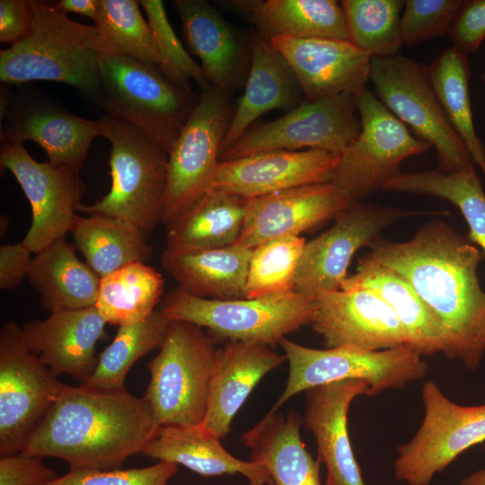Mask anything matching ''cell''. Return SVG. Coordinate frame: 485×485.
<instances>
[{
    "mask_svg": "<svg viewBox=\"0 0 485 485\" xmlns=\"http://www.w3.org/2000/svg\"><path fill=\"white\" fill-rule=\"evenodd\" d=\"M364 255L402 276L446 332L448 359L476 371L485 354V291L477 269L484 254L451 225L431 220L406 242L376 238Z\"/></svg>",
    "mask_w": 485,
    "mask_h": 485,
    "instance_id": "1",
    "label": "cell"
},
{
    "mask_svg": "<svg viewBox=\"0 0 485 485\" xmlns=\"http://www.w3.org/2000/svg\"><path fill=\"white\" fill-rule=\"evenodd\" d=\"M159 427L149 403L126 389L66 384L22 451L59 458L69 471L116 470L142 454Z\"/></svg>",
    "mask_w": 485,
    "mask_h": 485,
    "instance_id": "2",
    "label": "cell"
},
{
    "mask_svg": "<svg viewBox=\"0 0 485 485\" xmlns=\"http://www.w3.org/2000/svg\"><path fill=\"white\" fill-rule=\"evenodd\" d=\"M31 2V32L20 43L0 50L1 83H63L101 106L100 66L111 51L96 27L69 19L54 4Z\"/></svg>",
    "mask_w": 485,
    "mask_h": 485,
    "instance_id": "3",
    "label": "cell"
},
{
    "mask_svg": "<svg viewBox=\"0 0 485 485\" xmlns=\"http://www.w3.org/2000/svg\"><path fill=\"white\" fill-rule=\"evenodd\" d=\"M110 145L111 187L100 200L77 212L104 214L129 221L146 236L162 222L168 154L137 127L105 113L97 119Z\"/></svg>",
    "mask_w": 485,
    "mask_h": 485,
    "instance_id": "4",
    "label": "cell"
},
{
    "mask_svg": "<svg viewBox=\"0 0 485 485\" xmlns=\"http://www.w3.org/2000/svg\"><path fill=\"white\" fill-rule=\"evenodd\" d=\"M217 354L203 328L170 322L160 351L147 363L151 377L143 396L160 427L203 423Z\"/></svg>",
    "mask_w": 485,
    "mask_h": 485,
    "instance_id": "5",
    "label": "cell"
},
{
    "mask_svg": "<svg viewBox=\"0 0 485 485\" xmlns=\"http://www.w3.org/2000/svg\"><path fill=\"white\" fill-rule=\"evenodd\" d=\"M158 310L170 321L207 328L214 339L274 346L311 323L314 299L296 292L260 298L195 296L180 287L167 293Z\"/></svg>",
    "mask_w": 485,
    "mask_h": 485,
    "instance_id": "6",
    "label": "cell"
},
{
    "mask_svg": "<svg viewBox=\"0 0 485 485\" xmlns=\"http://www.w3.org/2000/svg\"><path fill=\"white\" fill-rule=\"evenodd\" d=\"M101 107L128 121L169 154L198 102L192 92L172 84L155 67L109 53L100 66Z\"/></svg>",
    "mask_w": 485,
    "mask_h": 485,
    "instance_id": "7",
    "label": "cell"
},
{
    "mask_svg": "<svg viewBox=\"0 0 485 485\" xmlns=\"http://www.w3.org/2000/svg\"><path fill=\"white\" fill-rule=\"evenodd\" d=\"M289 364L286 388L270 410H278L301 392L342 380H362L370 396L386 390L402 389L425 378L428 363L410 345L366 351L352 347L325 349L297 344L286 337L278 343Z\"/></svg>",
    "mask_w": 485,
    "mask_h": 485,
    "instance_id": "8",
    "label": "cell"
},
{
    "mask_svg": "<svg viewBox=\"0 0 485 485\" xmlns=\"http://www.w3.org/2000/svg\"><path fill=\"white\" fill-rule=\"evenodd\" d=\"M369 81L384 107L435 148L439 171L451 173L473 163L442 106L428 66L401 53L372 57Z\"/></svg>",
    "mask_w": 485,
    "mask_h": 485,
    "instance_id": "9",
    "label": "cell"
},
{
    "mask_svg": "<svg viewBox=\"0 0 485 485\" xmlns=\"http://www.w3.org/2000/svg\"><path fill=\"white\" fill-rule=\"evenodd\" d=\"M235 107L231 93L209 86L201 91L168 154L162 222L182 214L215 183L221 146Z\"/></svg>",
    "mask_w": 485,
    "mask_h": 485,
    "instance_id": "10",
    "label": "cell"
},
{
    "mask_svg": "<svg viewBox=\"0 0 485 485\" xmlns=\"http://www.w3.org/2000/svg\"><path fill=\"white\" fill-rule=\"evenodd\" d=\"M361 130L340 155L332 182L351 202L381 190L400 174L402 162L425 153L428 144L416 137L366 88L357 94Z\"/></svg>",
    "mask_w": 485,
    "mask_h": 485,
    "instance_id": "11",
    "label": "cell"
},
{
    "mask_svg": "<svg viewBox=\"0 0 485 485\" xmlns=\"http://www.w3.org/2000/svg\"><path fill=\"white\" fill-rule=\"evenodd\" d=\"M424 418L412 438L398 446L393 471L407 485H430L462 453L485 441V403L463 406L434 381L421 390Z\"/></svg>",
    "mask_w": 485,
    "mask_h": 485,
    "instance_id": "12",
    "label": "cell"
},
{
    "mask_svg": "<svg viewBox=\"0 0 485 485\" xmlns=\"http://www.w3.org/2000/svg\"><path fill=\"white\" fill-rule=\"evenodd\" d=\"M25 346L22 327L0 330V457L22 452L66 386Z\"/></svg>",
    "mask_w": 485,
    "mask_h": 485,
    "instance_id": "13",
    "label": "cell"
},
{
    "mask_svg": "<svg viewBox=\"0 0 485 485\" xmlns=\"http://www.w3.org/2000/svg\"><path fill=\"white\" fill-rule=\"evenodd\" d=\"M357 94L341 93L308 101L278 119L250 128L219 155L231 161L263 151L322 149L340 155L358 137Z\"/></svg>",
    "mask_w": 485,
    "mask_h": 485,
    "instance_id": "14",
    "label": "cell"
},
{
    "mask_svg": "<svg viewBox=\"0 0 485 485\" xmlns=\"http://www.w3.org/2000/svg\"><path fill=\"white\" fill-rule=\"evenodd\" d=\"M424 213L362 201L351 204L334 218L331 228L305 243L296 269L295 292L315 299L340 290L357 251L369 246L395 222Z\"/></svg>",
    "mask_w": 485,
    "mask_h": 485,
    "instance_id": "15",
    "label": "cell"
},
{
    "mask_svg": "<svg viewBox=\"0 0 485 485\" xmlns=\"http://www.w3.org/2000/svg\"><path fill=\"white\" fill-rule=\"evenodd\" d=\"M0 168L10 171L31 207V224L22 240L39 253L71 232L84 192L79 171L34 160L22 144L1 142Z\"/></svg>",
    "mask_w": 485,
    "mask_h": 485,
    "instance_id": "16",
    "label": "cell"
},
{
    "mask_svg": "<svg viewBox=\"0 0 485 485\" xmlns=\"http://www.w3.org/2000/svg\"><path fill=\"white\" fill-rule=\"evenodd\" d=\"M1 142L33 141L54 165L80 171L93 140L101 136L98 120L78 117L40 89L17 84L1 110Z\"/></svg>",
    "mask_w": 485,
    "mask_h": 485,
    "instance_id": "17",
    "label": "cell"
},
{
    "mask_svg": "<svg viewBox=\"0 0 485 485\" xmlns=\"http://www.w3.org/2000/svg\"><path fill=\"white\" fill-rule=\"evenodd\" d=\"M310 324L326 348L377 351L408 344L394 311L367 289H340L316 297Z\"/></svg>",
    "mask_w": 485,
    "mask_h": 485,
    "instance_id": "18",
    "label": "cell"
},
{
    "mask_svg": "<svg viewBox=\"0 0 485 485\" xmlns=\"http://www.w3.org/2000/svg\"><path fill=\"white\" fill-rule=\"evenodd\" d=\"M351 204L332 181L247 199L242 230L234 245L253 249L273 238L300 236L301 233L335 218Z\"/></svg>",
    "mask_w": 485,
    "mask_h": 485,
    "instance_id": "19",
    "label": "cell"
},
{
    "mask_svg": "<svg viewBox=\"0 0 485 485\" xmlns=\"http://www.w3.org/2000/svg\"><path fill=\"white\" fill-rule=\"evenodd\" d=\"M269 42L287 59L308 101L358 94L369 81L372 57L348 40L281 37Z\"/></svg>",
    "mask_w": 485,
    "mask_h": 485,
    "instance_id": "20",
    "label": "cell"
},
{
    "mask_svg": "<svg viewBox=\"0 0 485 485\" xmlns=\"http://www.w3.org/2000/svg\"><path fill=\"white\" fill-rule=\"evenodd\" d=\"M340 155L274 149L221 162L214 186L246 199L333 180Z\"/></svg>",
    "mask_w": 485,
    "mask_h": 485,
    "instance_id": "21",
    "label": "cell"
},
{
    "mask_svg": "<svg viewBox=\"0 0 485 485\" xmlns=\"http://www.w3.org/2000/svg\"><path fill=\"white\" fill-rule=\"evenodd\" d=\"M174 5L186 47L200 59L211 86L232 94L245 84L251 62L250 36L237 31L207 1L176 0Z\"/></svg>",
    "mask_w": 485,
    "mask_h": 485,
    "instance_id": "22",
    "label": "cell"
},
{
    "mask_svg": "<svg viewBox=\"0 0 485 485\" xmlns=\"http://www.w3.org/2000/svg\"><path fill=\"white\" fill-rule=\"evenodd\" d=\"M106 324L96 306L60 310L24 323L22 337L53 374L69 375L82 383L96 368V345L106 337Z\"/></svg>",
    "mask_w": 485,
    "mask_h": 485,
    "instance_id": "23",
    "label": "cell"
},
{
    "mask_svg": "<svg viewBox=\"0 0 485 485\" xmlns=\"http://www.w3.org/2000/svg\"><path fill=\"white\" fill-rule=\"evenodd\" d=\"M302 422L317 445V460L326 467L325 485H366L348 432V411L359 395L370 396L362 380H342L305 391Z\"/></svg>",
    "mask_w": 485,
    "mask_h": 485,
    "instance_id": "24",
    "label": "cell"
},
{
    "mask_svg": "<svg viewBox=\"0 0 485 485\" xmlns=\"http://www.w3.org/2000/svg\"><path fill=\"white\" fill-rule=\"evenodd\" d=\"M251 62L243 94L221 146H232L262 114L273 110L286 113L306 101L296 75L287 59L255 30L250 32Z\"/></svg>",
    "mask_w": 485,
    "mask_h": 485,
    "instance_id": "25",
    "label": "cell"
},
{
    "mask_svg": "<svg viewBox=\"0 0 485 485\" xmlns=\"http://www.w3.org/2000/svg\"><path fill=\"white\" fill-rule=\"evenodd\" d=\"M287 360L269 346L229 340L218 348L211 378L207 410L201 424L220 438L258 383Z\"/></svg>",
    "mask_w": 485,
    "mask_h": 485,
    "instance_id": "26",
    "label": "cell"
},
{
    "mask_svg": "<svg viewBox=\"0 0 485 485\" xmlns=\"http://www.w3.org/2000/svg\"><path fill=\"white\" fill-rule=\"evenodd\" d=\"M340 289L373 291L394 311L405 330L409 345L421 356L445 353L446 332L441 321L396 271L363 256L357 272L347 277Z\"/></svg>",
    "mask_w": 485,
    "mask_h": 485,
    "instance_id": "27",
    "label": "cell"
},
{
    "mask_svg": "<svg viewBox=\"0 0 485 485\" xmlns=\"http://www.w3.org/2000/svg\"><path fill=\"white\" fill-rule=\"evenodd\" d=\"M219 5L247 18L267 40L281 37L348 40L341 4L334 0H228Z\"/></svg>",
    "mask_w": 485,
    "mask_h": 485,
    "instance_id": "28",
    "label": "cell"
},
{
    "mask_svg": "<svg viewBox=\"0 0 485 485\" xmlns=\"http://www.w3.org/2000/svg\"><path fill=\"white\" fill-rule=\"evenodd\" d=\"M301 424L294 410H269L242 436L251 449L250 460L264 467L276 485H322L321 463L302 441Z\"/></svg>",
    "mask_w": 485,
    "mask_h": 485,
    "instance_id": "29",
    "label": "cell"
},
{
    "mask_svg": "<svg viewBox=\"0 0 485 485\" xmlns=\"http://www.w3.org/2000/svg\"><path fill=\"white\" fill-rule=\"evenodd\" d=\"M220 439L202 425L161 426L142 454L182 465L202 476L242 474L249 485H268L272 481L259 463L233 456Z\"/></svg>",
    "mask_w": 485,
    "mask_h": 485,
    "instance_id": "30",
    "label": "cell"
},
{
    "mask_svg": "<svg viewBox=\"0 0 485 485\" xmlns=\"http://www.w3.org/2000/svg\"><path fill=\"white\" fill-rule=\"evenodd\" d=\"M246 203V198L213 185L190 207L165 224V249L190 252L234 244L242 230Z\"/></svg>",
    "mask_w": 485,
    "mask_h": 485,
    "instance_id": "31",
    "label": "cell"
},
{
    "mask_svg": "<svg viewBox=\"0 0 485 485\" xmlns=\"http://www.w3.org/2000/svg\"><path fill=\"white\" fill-rule=\"evenodd\" d=\"M252 249L237 245L190 252L165 249L161 263L179 287L198 297L244 298Z\"/></svg>",
    "mask_w": 485,
    "mask_h": 485,
    "instance_id": "32",
    "label": "cell"
},
{
    "mask_svg": "<svg viewBox=\"0 0 485 485\" xmlns=\"http://www.w3.org/2000/svg\"><path fill=\"white\" fill-rule=\"evenodd\" d=\"M27 278L50 313L96 304L101 278L80 260L75 246L66 238L35 254Z\"/></svg>",
    "mask_w": 485,
    "mask_h": 485,
    "instance_id": "33",
    "label": "cell"
},
{
    "mask_svg": "<svg viewBox=\"0 0 485 485\" xmlns=\"http://www.w3.org/2000/svg\"><path fill=\"white\" fill-rule=\"evenodd\" d=\"M70 233L75 248L100 278L128 264L146 263L152 254L147 236L119 217L98 213L76 215Z\"/></svg>",
    "mask_w": 485,
    "mask_h": 485,
    "instance_id": "34",
    "label": "cell"
},
{
    "mask_svg": "<svg viewBox=\"0 0 485 485\" xmlns=\"http://www.w3.org/2000/svg\"><path fill=\"white\" fill-rule=\"evenodd\" d=\"M381 190L434 196L457 207L469 226V239L485 256V191L474 163L445 173L438 169L401 172L390 179Z\"/></svg>",
    "mask_w": 485,
    "mask_h": 485,
    "instance_id": "35",
    "label": "cell"
},
{
    "mask_svg": "<svg viewBox=\"0 0 485 485\" xmlns=\"http://www.w3.org/2000/svg\"><path fill=\"white\" fill-rule=\"evenodd\" d=\"M163 286L155 269L143 262L130 263L101 278L95 306L109 324L135 323L155 311Z\"/></svg>",
    "mask_w": 485,
    "mask_h": 485,
    "instance_id": "36",
    "label": "cell"
},
{
    "mask_svg": "<svg viewBox=\"0 0 485 485\" xmlns=\"http://www.w3.org/2000/svg\"><path fill=\"white\" fill-rule=\"evenodd\" d=\"M170 322L157 309L143 321L119 326L112 342L99 354L95 370L80 386L105 392L125 390L129 370L138 359L162 346Z\"/></svg>",
    "mask_w": 485,
    "mask_h": 485,
    "instance_id": "37",
    "label": "cell"
},
{
    "mask_svg": "<svg viewBox=\"0 0 485 485\" xmlns=\"http://www.w3.org/2000/svg\"><path fill=\"white\" fill-rule=\"evenodd\" d=\"M428 70L450 123L466 146L472 163L481 169L485 177V145L477 136L473 124L467 56L450 47L433 60Z\"/></svg>",
    "mask_w": 485,
    "mask_h": 485,
    "instance_id": "38",
    "label": "cell"
},
{
    "mask_svg": "<svg viewBox=\"0 0 485 485\" xmlns=\"http://www.w3.org/2000/svg\"><path fill=\"white\" fill-rule=\"evenodd\" d=\"M348 41L371 57H389L403 45L401 0H342Z\"/></svg>",
    "mask_w": 485,
    "mask_h": 485,
    "instance_id": "39",
    "label": "cell"
},
{
    "mask_svg": "<svg viewBox=\"0 0 485 485\" xmlns=\"http://www.w3.org/2000/svg\"><path fill=\"white\" fill-rule=\"evenodd\" d=\"M305 243L304 237L287 235L268 240L253 248L244 298L295 292L296 269Z\"/></svg>",
    "mask_w": 485,
    "mask_h": 485,
    "instance_id": "40",
    "label": "cell"
},
{
    "mask_svg": "<svg viewBox=\"0 0 485 485\" xmlns=\"http://www.w3.org/2000/svg\"><path fill=\"white\" fill-rule=\"evenodd\" d=\"M111 53L156 68L153 37L136 0H99L93 21Z\"/></svg>",
    "mask_w": 485,
    "mask_h": 485,
    "instance_id": "41",
    "label": "cell"
},
{
    "mask_svg": "<svg viewBox=\"0 0 485 485\" xmlns=\"http://www.w3.org/2000/svg\"><path fill=\"white\" fill-rule=\"evenodd\" d=\"M148 19L153 37L156 68L177 87L192 92L190 82L194 80L201 91L211 86L202 67L188 54L177 38L166 15L161 0L138 1Z\"/></svg>",
    "mask_w": 485,
    "mask_h": 485,
    "instance_id": "42",
    "label": "cell"
},
{
    "mask_svg": "<svg viewBox=\"0 0 485 485\" xmlns=\"http://www.w3.org/2000/svg\"><path fill=\"white\" fill-rule=\"evenodd\" d=\"M463 0H405L401 17L402 43L414 47L448 35Z\"/></svg>",
    "mask_w": 485,
    "mask_h": 485,
    "instance_id": "43",
    "label": "cell"
},
{
    "mask_svg": "<svg viewBox=\"0 0 485 485\" xmlns=\"http://www.w3.org/2000/svg\"><path fill=\"white\" fill-rule=\"evenodd\" d=\"M178 468L176 463L160 461L151 466L128 470L69 471L43 485H166Z\"/></svg>",
    "mask_w": 485,
    "mask_h": 485,
    "instance_id": "44",
    "label": "cell"
},
{
    "mask_svg": "<svg viewBox=\"0 0 485 485\" xmlns=\"http://www.w3.org/2000/svg\"><path fill=\"white\" fill-rule=\"evenodd\" d=\"M448 36L452 47L461 53H475L485 39V0H464Z\"/></svg>",
    "mask_w": 485,
    "mask_h": 485,
    "instance_id": "45",
    "label": "cell"
},
{
    "mask_svg": "<svg viewBox=\"0 0 485 485\" xmlns=\"http://www.w3.org/2000/svg\"><path fill=\"white\" fill-rule=\"evenodd\" d=\"M42 456L23 451L0 457V485H43L58 477Z\"/></svg>",
    "mask_w": 485,
    "mask_h": 485,
    "instance_id": "46",
    "label": "cell"
},
{
    "mask_svg": "<svg viewBox=\"0 0 485 485\" xmlns=\"http://www.w3.org/2000/svg\"><path fill=\"white\" fill-rule=\"evenodd\" d=\"M34 21L31 0L0 1V42L11 47L31 32Z\"/></svg>",
    "mask_w": 485,
    "mask_h": 485,
    "instance_id": "47",
    "label": "cell"
},
{
    "mask_svg": "<svg viewBox=\"0 0 485 485\" xmlns=\"http://www.w3.org/2000/svg\"><path fill=\"white\" fill-rule=\"evenodd\" d=\"M31 253L22 241L0 247L1 289H13L28 277L32 261Z\"/></svg>",
    "mask_w": 485,
    "mask_h": 485,
    "instance_id": "48",
    "label": "cell"
},
{
    "mask_svg": "<svg viewBox=\"0 0 485 485\" xmlns=\"http://www.w3.org/2000/svg\"><path fill=\"white\" fill-rule=\"evenodd\" d=\"M55 6L65 13H78L95 20L99 0H59Z\"/></svg>",
    "mask_w": 485,
    "mask_h": 485,
    "instance_id": "49",
    "label": "cell"
},
{
    "mask_svg": "<svg viewBox=\"0 0 485 485\" xmlns=\"http://www.w3.org/2000/svg\"><path fill=\"white\" fill-rule=\"evenodd\" d=\"M458 485H485V468L464 476Z\"/></svg>",
    "mask_w": 485,
    "mask_h": 485,
    "instance_id": "50",
    "label": "cell"
},
{
    "mask_svg": "<svg viewBox=\"0 0 485 485\" xmlns=\"http://www.w3.org/2000/svg\"><path fill=\"white\" fill-rule=\"evenodd\" d=\"M9 220L6 216H1V237L4 235L8 227Z\"/></svg>",
    "mask_w": 485,
    "mask_h": 485,
    "instance_id": "51",
    "label": "cell"
},
{
    "mask_svg": "<svg viewBox=\"0 0 485 485\" xmlns=\"http://www.w3.org/2000/svg\"><path fill=\"white\" fill-rule=\"evenodd\" d=\"M481 80L485 84V71L483 72V74L481 75Z\"/></svg>",
    "mask_w": 485,
    "mask_h": 485,
    "instance_id": "52",
    "label": "cell"
},
{
    "mask_svg": "<svg viewBox=\"0 0 485 485\" xmlns=\"http://www.w3.org/2000/svg\"><path fill=\"white\" fill-rule=\"evenodd\" d=\"M268 485H276L273 481H271Z\"/></svg>",
    "mask_w": 485,
    "mask_h": 485,
    "instance_id": "53",
    "label": "cell"
}]
</instances>
